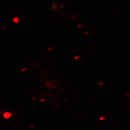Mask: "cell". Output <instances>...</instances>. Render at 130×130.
Masks as SVG:
<instances>
[{
	"mask_svg": "<svg viewBox=\"0 0 130 130\" xmlns=\"http://www.w3.org/2000/svg\"><path fill=\"white\" fill-rule=\"evenodd\" d=\"M10 116H11V114L9 113H6L4 115V117L5 118H9L10 117Z\"/></svg>",
	"mask_w": 130,
	"mask_h": 130,
	"instance_id": "obj_1",
	"label": "cell"
}]
</instances>
